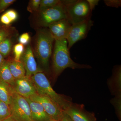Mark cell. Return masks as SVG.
<instances>
[{
	"label": "cell",
	"mask_w": 121,
	"mask_h": 121,
	"mask_svg": "<svg viewBox=\"0 0 121 121\" xmlns=\"http://www.w3.org/2000/svg\"><path fill=\"white\" fill-rule=\"evenodd\" d=\"M110 102L114 106L116 114L119 121L121 120V95L115 96L110 100Z\"/></svg>",
	"instance_id": "20"
},
{
	"label": "cell",
	"mask_w": 121,
	"mask_h": 121,
	"mask_svg": "<svg viewBox=\"0 0 121 121\" xmlns=\"http://www.w3.org/2000/svg\"><path fill=\"white\" fill-rule=\"evenodd\" d=\"M13 90L19 95L25 98H29L36 93L31 78L26 76L15 79Z\"/></svg>",
	"instance_id": "10"
},
{
	"label": "cell",
	"mask_w": 121,
	"mask_h": 121,
	"mask_svg": "<svg viewBox=\"0 0 121 121\" xmlns=\"http://www.w3.org/2000/svg\"><path fill=\"white\" fill-rule=\"evenodd\" d=\"M4 121H17L11 115L3 120Z\"/></svg>",
	"instance_id": "32"
},
{
	"label": "cell",
	"mask_w": 121,
	"mask_h": 121,
	"mask_svg": "<svg viewBox=\"0 0 121 121\" xmlns=\"http://www.w3.org/2000/svg\"><path fill=\"white\" fill-rule=\"evenodd\" d=\"M55 41L52 63V77L54 79L57 78L65 69L68 68L73 69L91 68L90 65L79 64L72 59L66 39Z\"/></svg>",
	"instance_id": "1"
},
{
	"label": "cell",
	"mask_w": 121,
	"mask_h": 121,
	"mask_svg": "<svg viewBox=\"0 0 121 121\" xmlns=\"http://www.w3.org/2000/svg\"><path fill=\"white\" fill-rule=\"evenodd\" d=\"M89 4V8L91 11H92L95 8L96 5L98 4L99 1V0H86Z\"/></svg>",
	"instance_id": "29"
},
{
	"label": "cell",
	"mask_w": 121,
	"mask_h": 121,
	"mask_svg": "<svg viewBox=\"0 0 121 121\" xmlns=\"http://www.w3.org/2000/svg\"><path fill=\"white\" fill-rule=\"evenodd\" d=\"M0 78L13 86L15 79L11 73L9 66V60H5L0 67Z\"/></svg>",
	"instance_id": "17"
},
{
	"label": "cell",
	"mask_w": 121,
	"mask_h": 121,
	"mask_svg": "<svg viewBox=\"0 0 121 121\" xmlns=\"http://www.w3.org/2000/svg\"><path fill=\"white\" fill-rule=\"evenodd\" d=\"M56 121V120H53V119H52V120H51V121Z\"/></svg>",
	"instance_id": "34"
},
{
	"label": "cell",
	"mask_w": 121,
	"mask_h": 121,
	"mask_svg": "<svg viewBox=\"0 0 121 121\" xmlns=\"http://www.w3.org/2000/svg\"><path fill=\"white\" fill-rule=\"evenodd\" d=\"M40 1L41 0H31L29 1L27 8V11L31 13L39 11Z\"/></svg>",
	"instance_id": "23"
},
{
	"label": "cell",
	"mask_w": 121,
	"mask_h": 121,
	"mask_svg": "<svg viewBox=\"0 0 121 121\" xmlns=\"http://www.w3.org/2000/svg\"><path fill=\"white\" fill-rule=\"evenodd\" d=\"M11 115V110L9 105L0 100V119L4 120Z\"/></svg>",
	"instance_id": "19"
},
{
	"label": "cell",
	"mask_w": 121,
	"mask_h": 121,
	"mask_svg": "<svg viewBox=\"0 0 121 121\" xmlns=\"http://www.w3.org/2000/svg\"><path fill=\"white\" fill-rule=\"evenodd\" d=\"M104 1L108 7L118 8L121 6V0H104Z\"/></svg>",
	"instance_id": "28"
},
{
	"label": "cell",
	"mask_w": 121,
	"mask_h": 121,
	"mask_svg": "<svg viewBox=\"0 0 121 121\" xmlns=\"http://www.w3.org/2000/svg\"><path fill=\"white\" fill-rule=\"evenodd\" d=\"M60 121H73L72 119L70 117H69L68 115L67 114L65 113V111L64 113L62 118H61Z\"/></svg>",
	"instance_id": "30"
},
{
	"label": "cell",
	"mask_w": 121,
	"mask_h": 121,
	"mask_svg": "<svg viewBox=\"0 0 121 121\" xmlns=\"http://www.w3.org/2000/svg\"><path fill=\"white\" fill-rule=\"evenodd\" d=\"M73 121H96L95 114L86 110L83 104L72 103L65 111Z\"/></svg>",
	"instance_id": "9"
},
{
	"label": "cell",
	"mask_w": 121,
	"mask_h": 121,
	"mask_svg": "<svg viewBox=\"0 0 121 121\" xmlns=\"http://www.w3.org/2000/svg\"><path fill=\"white\" fill-rule=\"evenodd\" d=\"M5 60L4 57L0 53V67L4 63Z\"/></svg>",
	"instance_id": "31"
},
{
	"label": "cell",
	"mask_w": 121,
	"mask_h": 121,
	"mask_svg": "<svg viewBox=\"0 0 121 121\" xmlns=\"http://www.w3.org/2000/svg\"><path fill=\"white\" fill-rule=\"evenodd\" d=\"M4 13L12 23L16 21L18 18L17 12L14 9H9Z\"/></svg>",
	"instance_id": "25"
},
{
	"label": "cell",
	"mask_w": 121,
	"mask_h": 121,
	"mask_svg": "<svg viewBox=\"0 0 121 121\" xmlns=\"http://www.w3.org/2000/svg\"><path fill=\"white\" fill-rule=\"evenodd\" d=\"M23 64L26 71V76L31 78L32 75L39 72H43V70L38 67L31 48L28 46L22 56Z\"/></svg>",
	"instance_id": "12"
},
{
	"label": "cell",
	"mask_w": 121,
	"mask_h": 121,
	"mask_svg": "<svg viewBox=\"0 0 121 121\" xmlns=\"http://www.w3.org/2000/svg\"><path fill=\"white\" fill-rule=\"evenodd\" d=\"M24 45L19 43L15 45L13 47V52H14L15 58L14 60L17 62L20 61V59L23 55L24 52Z\"/></svg>",
	"instance_id": "22"
},
{
	"label": "cell",
	"mask_w": 121,
	"mask_h": 121,
	"mask_svg": "<svg viewBox=\"0 0 121 121\" xmlns=\"http://www.w3.org/2000/svg\"><path fill=\"white\" fill-rule=\"evenodd\" d=\"M9 66L11 73L15 79H18L26 76V71L21 61H9Z\"/></svg>",
	"instance_id": "16"
},
{
	"label": "cell",
	"mask_w": 121,
	"mask_h": 121,
	"mask_svg": "<svg viewBox=\"0 0 121 121\" xmlns=\"http://www.w3.org/2000/svg\"><path fill=\"white\" fill-rule=\"evenodd\" d=\"M93 24L91 18L71 25L66 39L69 50L78 41L86 39Z\"/></svg>",
	"instance_id": "7"
},
{
	"label": "cell",
	"mask_w": 121,
	"mask_h": 121,
	"mask_svg": "<svg viewBox=\"0 0 121 121\" xmlns=\"http://www.w3.org/2000/svg\"><path fill=\"white\" fill-rule=\"evenodd\" d=\"M0 121H3V120H1L0 119Z\"/></svg>",
	"instance_id": "35"
},
{
	"label": "cell",
	"mask_w": 121,
	"mask_h": 121,
	"mask_svg": "<svg viewBox=\"0 0 121 121\" xmlns=\"http://www.w3.org/2000/svg\"><path fill=\"white\" fill-rule=\"evenodd\" d=\"M4 26V25H2V24L0 23V29L1 28H2Z\"/></svg>",
	"instance_id": "33"
},
{
	"label": "cell",
	"mask_w": 121,
	"mask_h": 121,
	"mask_svg": "<svg viewBox=\"0 0 121 121\" xmlns=\"http://www.w3.org/2000/svg\"><path fill=\"white\" fill-rule=\"evenodd\" d=\"M16 1L15 0H0V14Z\"/></svg>",
	"instance_id": "26"
},
{
	"label": "cell",
	"mask_w": 121,
	"mask_h": 121,
	"mask_svg": "<svg viewBox=\"0 0 121 121\" xmlns=\"http://www.w3.org/2000/svg\"><path fill=\"white\" fill-rule=\"evenodd\" d=\"M39 12V24L44 27L63 19H66L65 7L62 2L55 7L43 9Z\"/></svg>",
	"instance_id": "6"
},
{
	"label": "cell",
	"mask_w": 121,
	"mask_h": 121,
	"mask_svg": "<svg viewBox=\"0 0 121 121\" xmlns=\"http://www.w3.org/2000/svg\"><path fill=\"white\" fill-rule=\"evenodd\" d=\"M65 7L67 19L72 25L91 18V11L85 0H62Z\"/></svg>",
	"instance_id": "4"
},
{
	"label": "cell",
	"mask_w": 121,
	"mask_h": 121,
	"mask_svg": "<svg viewBox=\"0 0 121 121\" xmlns=\"http://www.w3.org/2000/svg\"><path fill=\"white\" fill-rule=\"evenodd\" d=\"M30 37L28 33H24L20 36L19 39L20 43L23 45L27 44L30 41Z\"/></svg>",
	"instance_id": "27"
},
{
	"label": "cell",
	"mask_w": 121,
	"mask_h": 121,
	"mask_svg": "<svg viewBox=\"0 0 121 121\" xmlns=\"http://www.w3.org/2000/svg\"><path fill=\"white\" fill-rule=\"evenodd\" d=\"M72 25L66 19H63L50 25L48 30L55 40L66 39Z\"/></svg>",
	"instance_id": "11"
},
{
	"label": "cell",
	"mask_w": 121,
	"mask_h": 121,
	"mask_svg": "<svg viewBox=\"0 0 121 121\" xmlns=\"http://www.w3.org/2000/svg\"><path fill=\"white\" fill-rule=\"evenodd\" d=\"M30 107L32 118L33 121H50L52 120L46 113L41 104L32 101L29 98H25Z\"/></svg>",
	"instance_id": "14"
},
{
	"label": "cell",
	"mask_w": 121,
	"mask_h": 121,
	"mask_svg": "<svg viewBox=\"0 0 121 121\" xmlns=\"http://www.w3.org/2000/svg\"><path fill=\"white\" fill-rule=\"evenodd\" d=\"M60 2L61 0H41L39 11L55 7Z\"/></svg>",
	"instance_id": "21"
},
{
	"label": "cell",
	"mask_w": 121,
	"mask_h": 121,
	"mask_svg": "<svg viewBox=\"0 0 121 121\" xmlns=\"http://www.w3.org/2000/svg\"><path fill=\"white\" fill-rule=\"evenodd\" d=\"M9 105L11 116L17 121H33L28 102L15 91Z\"/></svg>",
	"instance_id": "5"
},
{
	"label": "cell",
	"mask_w": 121,
	"mask_h": 121,
	"mask_svg": "<svg viewBox=\"0 0 121 121\" xmlns=\"http://www.w3.org/2000/svg\"><path fill=\"white\" fill-rule=\"evenodd\" d=\"M35 47L36 57L44 69L49 72L50 58L55 40L48 29H40L37 33Z\"/></svg>",
	"instance_id": "3"
},
{
	"label": "cell",
	"mask_w": 121,
	"mask_h": 121,
	"mask_svg": "<svg viewBox=\"0 0 121 121\" xmlns=\"http://www.w3.org/2000/svg\"><path fill=\"white\" fill-rule=\"evenodd\" d=\"M31 79L37 94L51 99L64 111L73 103L69 97L58 94L53 90L50 81L43 72L35 74L31 77Z\"/></svg>",
	"instance_id": "2"
},
{
	"label": "cell",
	"mask_w": 121,
	"mask_h": 121,
	"mask_svg": "<svg viewBox=\"0 0 121 121\" xmlns=\"http://www.w3.org/2000/svg\"><path fill=\"white\" fill-rule=\"evenodd\" d=\"M14 91L11 85L0 78V100L9 105Z\"/></svg>",
	"instance_id": "15"
},
{
	"label": "cell",
	"mask_w": 121,
	"mask_h": 121,
	"mask_svg": "<svg viewBox=\"0 0 121 121\" xmlns=\"http://www.w3.org/2000/svg\"><path fill=\"white\" fill-rule=\"evenodd\" d=\"M10 34V30L7 26H4L0 29V43L9 37Z\"/></svg>",
	"instance_id": "24"
},
{
	"label": "cell",
	"mask_w": 121,
	"mask_h": 121,
	"mask_svg": "<svg viewBox=\"0 0 121 121\" xmlns=\"http://www.w3.org/2000/svg\"><path fill=\"white\" fill-rule=\"evenodd\" d=\"M107 84L112 95H121V65L114 67L112 75L107 81Z\"/></svg>",
	"instance_id": "13"
},
{
	"label": "cell",
	"mask_w": 121,
	"mask_h": 121,
	"mask_svg": "<svg viewBox=\"0 0 121 121\" xmlns=\"http://www.w3.org/2000/svg\"><path fill=\"white\" fill-rule=\"evenodd\" d=\"M12 47L11 39L8 37L0 43V53L4 58L6 57L10 53Z\"/></svg>",
	"instance_id": "18"
},
{
	"label": "cell",
	"mask_w": 121,
	"mask_h": 121,
	"mask_svg": "<svg viewBox=\"0 0 121 121\" xmlns=\"http://www.w3.org/2000/svg\"><path fill=\"white\" fill-rule=\"evenodd\" d=\"M30 99L41 104L46 113L53 120L60 121L65 111L49 98L35 93L29 98Z\"/></svg>",
	"instance_id": "8"
}]
</instances>
